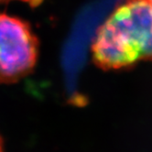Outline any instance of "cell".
<instances>
[{"instance_id":"5b68a950","label":"cell","mask_w":152,"mask_h":152,"mask_svg":"<svg viewBox=\"0 0 152 152\" xmlns=\"http://www.w3.org/2000/svg\"><path fill=\"white\" fill-rule=\"evenodd\" d=\"M147 1H148V2L151 5V7H152V0H147Z\"/></svg>"},{"instance_id":"277c9868","label":"cell","mask_w":152,"mask_h":152,"mask_svg":"<svg viewBox=\"0 0 152 152\" xmlns=\"http://www.w3.org/2000/svg\"><path fill=\"white\" fill-rule=\"evenodd\" d=\"M0 152H3V144H2L1 138H0Z\"/></svg>"},{"instance_id":"3957f363","label":"cell","mask_w":152,"mask_h":152,"mask_svg":"<svg viewBox=\"0 0 152 152\" xmlns=\"http://www.w3.org/2000/svg\"><path fill=\"white\" fill-rule=\"evenodd\" d=\"M0 1H8V0H0ZM20 1L27 2V3H28L29 5H32V6H36V5H39L41 2V0H20Z\"/></svg>"},{"instance_id":"6da1fadb","label":"cell","mask_w":152,"mask_h":152,"mask_svg":"<svg viewBox=\"0 0 152 152\" xmlns=\"http://www.w3.org/2000/svg\"><path fill=\"white\" fill-rule=\"evenodd\" d=\"M93 60L104 70L131 66L152 60V7L147 0H126L96 32Z\"/></svg>"},{"instance_id":"7a4b0ae2","label":"cell","mask_w":152,"mask_h":152,"mask_svg":"<svg viewBox=\"0 0 152 152\" xmlns=\"http://www.w3.org/2000/svg\"><path fill=\"white\" fill-rule=\"evenodd\" d=\"M39 40L26 21L0 13V83L19 81L33 71Z\"/></svg>"}]
</instances>
